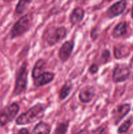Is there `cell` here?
<instances>
[{"label": "cell", "instance_id": "1", "mask_svg": "<svg viewBox=\"0 0 133 134\" xmlns=\"http://www.w3.org/2000/svg\"><path fill=\"white\" fill-rule=\"evenodd\" d=\"M45 107L43 104H37L33 106L26 113H22L16 120L18 125H26L35 122L43 117Z\"/></svg>", "mask_w": 133, "mask_h": 134}, {"label": "cell", "instance_id": "23", "mask_svg": "<svg viewBox=\"0 0 133 134\" xmlns=\"http://www.w3.org/2000/svg\"><path fill=\"white\" fill-rule=\"evenodd\" d=\"M98 36H99V34H98L97 29H96V27H95V28L93 29L92 31H91V38H92V39L95 40V39L98 37Z\"/></svg>", "mask_w": 133, "mask_h": 134}, {"label": "cell", "instance_id": "3", "mask_svg": "<svg viewBox=\"0 0 133 134\" xmlns=\"http://www.w3.org/2000/svg\"><path fill=\"white\" fill-rule=\"evenodd\" d=\"M66 29L65 27H50L45 31V39L48 44L53 46L63 39L66 35Z\"/></svg>", "mask_w": 133, "mask_h": 134}, {"label": "cell", "instance_id": "25", "mask_svg": "<svg viewBox=\"0 0 133 134\" xmlns=\"http://www.w3.org/2000/svg\"><path fill=\"white\" fill-rule=\"evenodd\" d=\"M76 134H89L88 132L86 130H80V132H77Z\"/></svg>", "mask_w": 133, "mask_h": 134}, {"label": "cell", "instance_id": "4", "mask_svg": "<svg viewBox=\"0 0 133 134\" xmlns=\"http://www.w3.org/2000/svg\"><path fill=\"white\" fill-rule=\"evenodd\" d=\"M27 84V70L26 64L21 66L17 75L16 81L14 94L15 95H20L26 90Z\"/></svg>", "mask_w": 133, "mask_h": 134}, {"label": "cell", "instance_id": "18", "mask_svg": "<svg viewBox=\"0 0 133 134\" xmlns=\"http://www.w3.org/2000/svg\"><path fill=\"white\" fill-rule=\"evenodd\" d=\"M31 3V1H20L16 7V12L18 14H23Z\"/></svg>", "mask_w": 133, "mask_h": 134}, {"label": "cell", "instance_id": "19", "mask_svg": "<svg viewBox=\"0 0 133 134\" xmlns=\"http://www.w3.org/2000/svg\"><path fill=\"white\" fill-rule=\"evenodd\" d=\"M132 122L133 121L132 119H129L128 120H126L125 122H123L120 126V127L117 130V133L121 134L127 132L128 130L130 128V126L132 124Z\"/></svg>", "mask_w": 133, "mask_h": 134}, {"label": "cell", "instance_id": "13", "mask_svg": "<svg viewBox=\"0 0 133 134\" xmlns=\"http://www.w3.org/2000/svg\"><path fill=\"white\" fill-rule=\"evenodd\" d=\"M46 68V62L43 59H39L35 63L32 71V77L33 79H36L37 78L41 75L44 73V69Z\"/></svg>", "mask_w": 133, "mask_h": 134}, {"label": "cell", "instance_id": "10", "mask_svg": "<svg viewBox=\"0 0 133 134\" xmlns=\"http://www.w3.org/2000/svg\"><path fill=\"white\" fill-rule=\"evenodd\" d=\"M96 94L95 88L93 86H87L82 89L80 92L79 99L83 103H88L93 100Z\"/></svg>", "mask_w": 133, "mask_h": 134}, {"label": "cell", "instance_id": "15", "mask_svg": "<svg viewBox=\"0 0 133 134\" xmlns=\"http://www.w3.org/2000/svg\"><path fill=\"white\" fill-rule=\"evenodd\" d=\"M126 30H127V25L126 22H119L113 29L112 31V35L115 38L121 37L126 34Z\"/></svg>", "mask_w": 133, "mask_h": 134}, {"label": "cell", "instance_id": "6", "mask_svg": "<svg viewBox=\"0 0 133 134\" xmlns=\"http://www.w3.org/2000/svg\"><path fill=\"white\" fill-rule=\"evenodd\" d=\"M130 75V69L129 66L119 64L115 67L112 75V79L115 82H121L128 79Z\"/></svg>", "mask_w": 133, "mask_h": 134}, {"label": "cell", "instance_id": "12", "mask_svg": "<svg viewBox=\"0 0 133 134\" xmlns=\"http://www.w3.org/2000/svg\"><path fill=\"white\" fill-rule=\"evenodd\" d=\"M85 12L82 8L76 7L72 10L70 16V22L73 26L80 23L83 19Z\"/></svg>", "mask_w": 133, "mask_h": 134}, {"label": "cell", "instance_id": "24", "mask_svg": "<svg viewBox=\"0 0 133 134\" xmlns=\"http://www.w3.org/2000/svg\"><path fill=\"white\" fill-rule=\"evenodd\" d=\"M18 134H29V132L26 128H22L18 132Z\"/></svg>", "mask_w": 133, "mask_h": 134}, {"label": "cell", "instance_id": "21", "mask_svg": "<svg viewBox=\"0 0 133 134\" xmlns=\"http://www.w3.org/2000/svg\"><path fill=\"white\" fill-rule=\"evenodd\" d=\"M110 57V52L108 50H104L102 52L101 56V59L102 60V62L104 63H106L108 60V59Z\"/></svg>", "mask_w": 133, "mask_h": 134}, {"label": "cell", "instance_id": "22", "mask_svg": "<svg viewBox=\"0 0 133 134\" xmlns=\"http://www.w3.org/2000/svg\"><path fill=\"white\" fill-rule=\"evenodd\" d=\"M98 70H99L98 65L95 64H92V65L89 67V69L90 73H92V74H95V73H96V72L98 71Z\"/></svg>", "mask_w": 133, "mask_h": 134}, {"label": "cell", "instance_id": "2", "mask_svg": "<svg viewBox=\"0 0 133 134\" xmlns=\"http://www.w3.org/2000/svg\"><path fill=\"white\" fill-rule=\"evenodd\" d=\"M32 16L30 14H26L21 17L13 26L10 31V37L12 39L17 37L27 32L31 27L32 23Z\"/></svg>", "mask_w": 133, "mask_h": 134}, {"label": "cell", "instance_id": "14", "mask_svg": "<svg viewBox=\"0 0 133 134\" xmlns=\"http://www.w3.org/2000/svg\"><path fill=\"white\" fill-rule=\"evenodd\" d=\"M50 131L51 127L49 124L44 122H40L34 127L31 134H50Z\"/></svg>", "mask_w": 133, "mask_h": 134}, {"label": "cell", "instance_id": "11", "mask_svg": "<svg viewBox=\"0 0 133 134\" xmlns=\"http://www.w3.org/2000/svg\"><path fill=\"white\" fill-rule=\"evenodd\" d=\"M55 75L51 72H44L36 79H34V85L37 87H40L50 83L53 80Z\"/></svg>", "mask_w": 133, "mask_h": 134}, {"label": "cell", "instance_id": "16", "mask_svg": "<svg viewBox=\"0 0 133 134\" xmlns=\"http://www.w3.org/2000/svg\"><path fill=\"white\" fill-rule=\"evenodd\" d=\"M113 52H114V56L116 57V58H122L128 56V54H129V48L125 45L115 46Z\"/></svg>", "mask_w": 133, "mask_h": 134}, {"label": "cell", "instance_id": "26", "mask_svg": "<svg viewBox=\"0 0 133 134\" xmlns=\"http://www.w3.org/2000/svg\"><path fill=\"white\" fill-rule=\"evenodd\" d=\"M131 15H132V18H133V6H132V14H131Z\"/></svg>", "mask_w": 133, "mask_h": 134}, {"label": "cell", "instance_id": "9", "mask_svg": "<svg viewBox=\"0 0 133 134\" xmlns=\"http://www.w3.org/2000/svg\"><path fill=\"white\" fill-rule=\"evenodd\" d=\"M126 7V2L125 1H120L113 3L107 10L106 14L109 18H113L120 15L123 13Z\"/></svg>", "mask_w": 133, "mask_h": 134}, {"label": "cell", "instance_id": "20", "mask_svg": "<svg viewBox=\"0 0 133 134\" xmlns=\"http://www.w3.org/2000/svg\"><path fill=\"white\" fill-rule=\"evenodd\" d=\"M69 124L68 123H60L55 129L53 134H65L67 132Z\"/></svg>", "mask_w": 133, "mask_h": 134}, {"label": "cell", "instance_id": "17", "mask_svg": "<svg viewBox=\"0 0 133 134\" xmlns=\"http://www.w3.org/2000/svg\"><path fill=\"white\" fill-rule=\"evenodd\" d=\"M72 88V85L69 81L65 82V85L61 87L59 94V98L61 100H64L65 98H67L70 93L71 92Z\"/></svg>", "mask_w": 133, "mask_h": 134}, {"label": "cell", "instance_id": "5", "mask_svg": "<svg viewBox=\"0 0 133 134\" xmlns=\"http://www.w3.org/2000/svg\"><path fill=\"white\" fill-rule=\"evenodd\" d=\"M20 107L16 103L7 106L5 109L0 110V125L5 126L15 118L19 111Z\"/></svg>", "mask_w": 133, "mask_h": 134}, {"label": "cell", "instance_id": "7", "mask_svg": "<svg viewBox=\"0 0 133 134\" xmlns=\"http://www.w3.org/2000/svg\"><path fill=\"white\" fill-rule=\"evenodd\" d=\"M130 110V105L126 103L117 106L112 111V119L115 124H117L128 113Z\"/></svg>", "mask_w": 133, "mask_h": 134}, {"label": "cell", "instance_id": "8", "mask_svg": "<svg viewBox=\"0 0 133 134\" xmlns=\"http://www.w3.org/2000/svg\"><path fill=\"white\" fill-rule=\"evenodd\" d=\"M74 46V42L70 41H65L61 45V48L59 50L58 53L59 58L61 62H66L69 58L73 51Z\"/></svg>", "mask_w": 133, "mask_h": 134}]
</instances>
